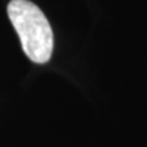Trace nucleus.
I'll return each instance as SVG.
<instances>
[{
	"label": "nucleus",
	"mask_w": 147,
	"mask_h": 147,
	"mask_svg": "<svg viewBox=\"0 0 147 147\" xmlns=\"http://www.w3.org/2000/svg\"><path fill=\"white\" fill-rule=\"evenodd\" d=\"M7 15L25 55L36 64L48 63L53 52V32L40 7L29 0H11Z\"/></svg>",
	"instance_id": "f257e3e1"
}]
</instances>
